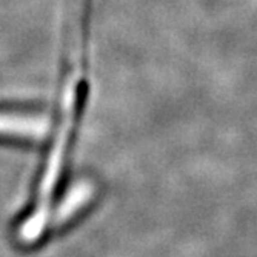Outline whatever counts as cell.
Masks as SVG:
<instances>
[{"mask_svg":"<svg viewBox=\"0 0 257 257\" xmlns=\"http://www.w3.org/2000/svg\"><path fill=\"white\" fill-rule=\"evenodd\" d=\"M89 194H91V188L86 183H77L74 188L68 193L66 199L63 200V205L56 217V222L66 220L69 216L74 214L79 209V206L89 197Z\"/></svg>","mask_w":257,"mask_h":257,"instance_id":"obj_3","label":"cell"},{"mask_svg":"<svg viewBox=\"0 0 257 257\" xmlns=\"http://www.w3.org/2000/svg\"><path fill=\"white\" fill-rule=\"evenodd\" d=\"M83 79L79 76H71L68 80V85L63 92V105H62V119L60 126L57 131V137L54 140V145L48 156V163L43 173V177L39 185L37 202L34 206L33 214L25 220L23 226L20 228V237L27 242L37 240L46 225L48 219L50 206L53 200V193L56 190L57 179L60 177V170L63 165V157L69 145V139L77 119V114L80 111L83 102V91H85Z\"/></svg>","mask_w":257,"mask_h":257,"instance_id":"obj_1","label":"cell"},{"mask_svg":"<svg viewBox=\"0 0 257 257\" xmlns=\"http://www.w3.org/2000/svg\"><path fill=\"white\" fill-rule=\"evenodd\" d=\"M50 125V117L46 115L0 111V136L40 140L48 134Z\"/></svg>","mask_w":257,"mask_h":257,"instance_id":"obj_2","label":"cell"}]
</instances>
